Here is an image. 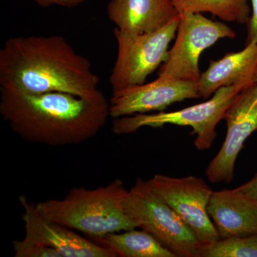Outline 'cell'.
<instances>
[{"mask_svg":"<svg viewBox=\"0 0 257 257\" xmlns=\"http://www.w3.org/2000/svg\"><path fill=\"white\" fill-rule=\"evenodd\" d=\"M0 91L2 117L29 143L54 147L82 143L96 136L110 116L109 102L100 90L87 97Z\"/></svg>","mask_w":257,"mask_h":257,"instance_id":"1","label":"cell"},{"mask_svg":"<svg viewBox=\"0 0 257 257\" xmlns=\"http://www.w3.org/2000/svg\"><path fill=\"white\" fill-rule=\"evenodd\" d=\"M99 79L87 57L60 35L12 37L0 50V89L91 96Z\"/></svg>","mask_w":257,"mask_h":257,"instance_id":"2","label":"cell"},{"mask_svg":"<svg viewBox=\"0 0 257 257\" xmlns=\"http://www.w3.org/2000/svg\"><path fill=\"white\" fill-rule=\"evenodd\" d=\"M127 192L124 182L116 179L96 189L74 187L63 199L44 201L36 207L47 219L99 237L138 228L124 209Z\"/></svg>","mask_w":257,"mask_h":257,"instance_id":"3","label":"cell"},{"mask_svg":"<svg viewBox=\"0 0 257 257\" xmlns=\"http://www.w3.org/2000/svg\"><path fill=\"white\" fill-rule=\"evenodd\" d=\"M124 209L132 220L177 257H199L202 244L192 229L152 187L138 179L128 191Z\"/></svg>","mask_w":257,"mask_h":257,"instance_id":"4","label":"cell"},{"mask_svg":"<svg viewBox=\"0 0 257 257\" xmlns=\"http://www.w3.org/2000/svg\"><path fill=\"white\" fill-rule=\"evenodd\" d=\"M179 19L149 33L131 34L114 29L117 54L109 76L112 94L145 84L164 63L170 42L177 35Z\"/></svg>","mask_w":257,"mask_h":257,"instance_id":"5","label":"cell"},{"mask_svg":"<svg viewBox=\"0 0 257 257\" xmlns=\"http://www.w3.org/2000/svg\"><path fill=\"white\" fill-rule=\"evenodd\" d=\"M232 85L218 89L209 100L175 111H160L152 114H137L116 118L112 131L116 135H128L144 126L161 128L167 124L188 126L195 134L194 145L198 150L211 148L216 137V128L235 97L243 89Z\"/></svg>","mask_w":257,"mask_h":257,"instance_id":"6","label":"cell"},{"mask_svg":"<svg viewBox=\"0 0 257 257\" xmlns=\"http://www.w3.org/2000/svg\"><path fill=\"white\" fill-rule=\"evenodd\" d=\"M235 37L234 30L226 24L211 20L202 13L180 15L175 43L161 66L159 77L197 82L202 52L221 39Z\"/></svg>","mask_w":257,"mask_h":257,"instance_id":"7","label":"cell"},{"mask_svg":"<svg viewBox=\"0 0 257 257\" xmlns=\"http://www.w3.org/2000/svg\"><path fill=\"white\" fill-rule=\"evenodd\" d=\"M157 194L192 230L202 244L220 239L208 213L213 191L207 182L195 176L172 177L156 175L150 179Z\"/></svg>","mask_w":257,"mask_h":257,"instance_id":"8","label":"cell"},{"mask_svg":"<svg viewBox=\"0 0 257 257\" xmlns=\"http://www.w3.org/2000/svg\"><path fill=\"white\" fill-rule=\"evenodd\" d=\"M226 138L207 166L206 176L211 183H229L234 179L236 159L245 142L257 132V84L253 83L235 97L225 112Z\"/></svg>","mask_w":257,"mask_h":257,"instance_id":"9","label":"cell"},{"mask_svg":"<svg viewBox=\"0 0 257 257\" xmlns=\"http://www.w3.org/2000/svg\"><path fill=\"white\" fill-rule=\"evenodd\" d=\"M199 97L197 82L159 77L151 82L112 94L109 112L116 119L150 111H162L174 103Z\"/></svg>","mask_w":257,"mask_h":257,"instance_id":"10","label":"cell"},{"mask_svg":"<svg viewBox=\"0 0 257 257\" xmlns=\"http://www.w3.org/2000/svg\"><path fill=\"white\" fill-rule=\"evenodd\" d=\"M20 202L24 210L25 239L54 248L62 257H116L108 248L47 219L37 210L36 204L24 196L20 197Z\"/></svg>","mask_w":257,"mask_h":257,"instance_id":"11","label":"cell"},{"mask_svg":"<svg viewBox=\"0 0 257 257\" xmlns=\"http://www.w3.org/2000/svg\"><path fill=\"white\" fill-rule=\"evenodd\" d=\"M208 213L220 239L257 234V199L237 187L213 192Z\"/></svg>","mask_w":257,"mask_h":257,"instance_id":"12","label":"cell"},{"mask_svg":"<svg viewBox=\"0 0 257 257\" xmlns=\"http://www.w3.org/2000/svg\"><path fill=\"white\" fill-rule=\"evenodd\" d=\"M106 12L116 28L131 34L156 31L179 17L171 0H110Z\"/></svg>","mask_w":257,"mask_h":257,"instance_id":"13","label":"cell"},{"mask_svg":"<svg viewBox=\"0 0 257 257\" xmlns=\"http://www.w3.org/2000/svg\"><path fill=\"white\" fill-rule=\"evenodd\" d=\"M257 69V43L246 44L243 50L229 52L217 60L211 61L197 81L200 97L204 99L227 86L247 87L254 83Z\"/></svg>","mask_w":257,"mask_h":257,"instance_id":"14","label":"cell"},{"mask_svg":"<svg viewBox=\"0 0 257 257\" xmlns=\"http://www.w3.org/2000/svg\"><path fill=\"white\" fill-rule=\"evenodd\" d=\"M92 239L94 242L110 250L116 256L177 257L143 229L110 233Z\"/></svg>","mask_w":257,"mask_h":257,"instance_id":"15","label":"cell"},{"mask_svg":"<svg viewBox=\"0 0 257 257\" xmlns=\"http://www.w3.org/2000/svg\"><path fill=\"white\" fill-rule=\"evenodd\" d=\"M180 15L208 13L224 21L247 24L251 10L248 0H171Z\"/></svg>","mask_w":257,"mask_h":257,"instance_id":"16","label":"cell"},{"mask_svg":"<svg viewBox=\"0 0 257 257\" xmlns=\"http://www.w3.org/2000/svg\"><path fill=\"white\" fill-rule=\"evenodd\" d=\"M199 257H257V234L224 238L202 244Z\"/></svg>","mask_w":257,"mask_h":257,"instance_id":"17","label":"cell"},{"mask_svg":"<svg viewBox=\"0 0 257 257\" xmlns=\"http://www.w3.org/2000/svg\"><path fill=\"white\" fill-rule=\"evenodd\" d=\"M16 257H62L57 250L24 238L13 242Z\"/></svg>","mask_w":257,"mask_h":257,"instance_id":"18","label":"cell"},{"mask_svg":"<svg viewBox=\"0 0 257 257\" xmlns=\"http://www.w3.org/2000/svg\"><path fill=\"white\" fill-rule=\"evenodd\" d=\"M251 2V16L247 24V38L246 44L250 42L257 43V0H249Z\"/></svg>","mask_w":257,"mask_h":257,"instance_id":"19","label":"cell"},{"mask_svg":"<svg viewBox=\"0 0 257 257\" xmlns=\"http://www.w3.org/2000/svg\"><path fill=\"white\" fill-rule=\"evenodd\" d=\"M43 8L57 5L66 8H73L82 4L86 0H32Z\"/></svg>","mask_w":257,"mask_h":257,"instance_id":"20","label":"cell"},{"mask_svg":"<svg viewBox=\"0 0 257 257\" xmlns=\"http://www.w3.org/2000/svg\"><path fill=\"white\" fill-rule=\"evenodd\" d=\"M239 190L246 193L250 197L257 199V173L248 182L237 187Z\"/></svg>","mask_w":257,"mask_h":257,"instance_id":"21","label":"cell"},{"mask_svg":"<svg viewBox=\"0 0 257 257\" xmlns=\"http://www.w3.org/2000/svg\"><path fill=\"white\" fill-rule=\"evenodd\" d=\"M254 82L256 83V84H257V69H256V74H255V76H254Z\"/></svg>","mask_w":257,"mask_h":257,"instance_id":"22","label":"cell"}]
</instances>
